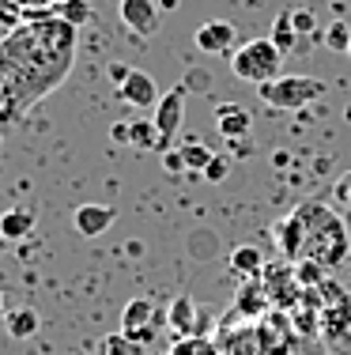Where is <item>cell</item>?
I'll use <instances>...</instances> for the list:
<instances>
[{
	"label": "cell",
	"mask_w": 351,
	"mask_h": 355,
	"mask_svg": "<svg viewBox=\"0 0 351 355\" xmlns=\"http://www.w3.org/2000/svg\"><path fill=\"white\" fill-rule=\"evenodd\" d=\"M129 132H132V125H129V121H117L114 129H110V137H114L117 144H129Z\"/></svg>",
	"instance_id": "33"
},
{
	"label": "cell",
	"mask_w": 351,
	"mask_h": 355,
	"mask_svg": "<svg viewBox=\"0 0 351 355\" xmlns=\"http://www.w3.org/2000/svg\"><path fill=\"white\" fill-rule=\"evenodd\" d=\"M8 246H12V242H8L4 234H0V257H4V253H8Z\"/></svg>",
	"instance_id": "36"
},
{
	"label": "cell",
	"mask_w": 351,
	"mask_h": 355,
	"mask_svg": "<svg viewBox=\"0 0 351 355\" xmlns=\"http://www.w3.org/2000/svg\"><path fill=\"white\" fill-rule=\"evenodd\" d=\"M197 302L189 299V295H178V299H170V306H166V325L174 329L178 336H197Z\"/></svg>",
	"instance_id": "13"
},
{
	"label": "cell",
	"mask_w": 351,
	"mask_h": 355,
	"mask_svg": "<svg viewBox=\"0 0 351 355\" xmlns=\"http://www.w3.org/2000/svg\"><path fill=\"white\" fill-rule=\"evenodd\" d=\"M30 231H35V216L23 212V208H8V212L0 216V234H4L8 242H23Z\"/></svg>",
	"instance_id": "19"
},
{
	"label": "cell",
	"mask_w": 351,
	"mask_h": 355,
	"mask_svg": "<svg viewBox=\"0 0 351 355\" xmlns=\"http://www.w3.org/2000/svg\"><path fill=\"white\" fill-rule=\"evenodd\" d=\"M23 19H27V15H23V8L15 4V0H0V27H4V31H15Z\"/></svg>",
	"instance_id": "28"
},
{
	"label": "cell",
	"mask_w": 351,
	"mask_h": 355,
	"mask_svg": "<svg viewBox=\"0 0 351 355\" xmlns=\"http://www.w3.org/2000/svg\"><path fill=\"white\" fill-rule=\"evenodd\" d=\"M291 23H295L298 38H303V35H314V27H317V19H314L310 8H298V12H291Z\"/></svg>",
	"instance_id": "29"
},
{
	"label": "cell",
	"mask_w": 351,
	"mask_h": 355,
	"mask_svg": "<svg viewBox=\"0 0 351 355\" xmlns=\"http://www.w3.org/2000/svg\"><path fill=\"white\" fill-rule=\"evenodd\" d=\"M269 38L283 49V53H291V49L298 46V31H295V23H291V12H280V15H276L272 35H269Z\"/></svg>",
	"instance_id": "20"
},
{
	"label": "cell",
	"mask_w": 351,
	"mask_h": 355,
	"mask_svg": "<svg viewBox=\"0 0 351 355\" xmlns=\"http://www.w3.org/2000/svg\"><path fill=\"white\" fill-rule=\"evenodd\" d=\"M197 49L200 53H234L238 49V31L227 19H212L197 27Z\"/></svg>",
	"instance_id": "8"
},
{
	"label": "cell",
	"mask_w": 351,
	"mask_h": 355,
	"mask_svg": "<svg viewBox=\"0 0 351 355\" xmlns=\"http://www.w3.org/2000/svg\"><path fill=\"white\" fill-rule=\"evenodd\" d=\"M125 250H129V257H140V253H144V246H140L136 239H132V242H129V246H125Z\"/></svg>",
	"instance_id": "35"
},
{
	"label": "cell",
	"mask_w": 351,
	"mask_h": 355,
	"mask_svg": "<svg viewBox=\"0 0 351 355\" xmlns=\"http://www.w3.org/2000/svg\"><path fill=\"white\" fill-rule=\"evenodd\" d=\"M8 314V306H4V291H0V318H4Z\"/></svg>",
	"instance_id": "37"
},
{
	"label": "cell",
	"mask_w": 351,
	"mask_h": 355,
	"mask_svg": "<svg viewBox=\"0 0 351 355\" xmlns=\"http://www.w3.org/2000/svg\"><path fill=\"white\" fill-rule=\"evenodd\" d=\"M159 12H163V8H159L155 0H121V4H117L121 23L140 38H152L159 31Z\"/></svg>",
	"instance_id": "7"
},
{
	"label": "cell",
	"mask_w": 351,
	"mask_h": 355,
	"mask_svg": "<svg viewBox=\"0 0 351 355\" xmlns=\"http://www.w3.org/2000/svg\"><path fill=\"white\" fill-rule=\"evenodd\" d=\"M121 333L129 336V340H136V344H144L147 336L155 340V310H152V302L132 299L129 306H125V314H121Z\"/></svg>",
	"instance_id": "9"
},
{
	"label": "cell",
	"mask_w": 351,
	"mask_h": 355,
	"mask_svg": "<svg viewBox=\"0 0 351 355\" xmlns=\"http://www.w3.org/2000/svg\"><path fill=\"white\" fill-rule=\"evenodd\" d=\"M117 212L110 205H80L76 212H72V223H76V231L83 239H98V234H106L114 227Z\"/></svg>",
	"instance_id": "11"
},
{
	"label": "cell",
	"mask_w": 351,
	"mask_h": 355,
	"mask_svg": "<svg viewBox=\"0 0 351 355\" xmlns=\"http://www.w3.org/2000/svg\"><path fill=\"white\" fill-rule=\"evenodd\" d=\"M132 125V132H129V144L136 151H155L159 148V129H155V121H129Z\"/></svg>",
	"instance_id": "22"
},
{
	"label": "cell",
	"mask_w": 351,
	"mask_h": 355,
	"mask_svg": "<svg viewBox=\"0 0 351 355\" xmlns=\"http://www.w3.org/2000/svg\"><path fill=\"white\" fill-rule=\"evenodd\" d=\"M170 355H215V348L208 340H200V336H178V348Z\"/></svg>",
	"instance_id": "27"
},
{
	"label": "cell",
	"mask_w": 351,
	"mask_h": 355,
	"mask_svg": "<svg viewBox=\"0 0 351 355\" xmlns=\"http://www.w3.org/2000/svg\"><path fill=\"white\" fill-rule=\"evenodd\" d=\"M117 91H121L125 103L136 106V110H155V103L163 98V95H159V83H155L147 72H140V69H132L129 80H125Z\"/></svg>",
	"instance_id": "10"
},
{
	"label": "cell",
	"mask_w": 351,
	"mask_h": 355,
	"mask_svg": "<svg viewBox=\"0 0 351 355\" xmlns=\"http://www.w3.org/2000/svg\"><path fill=\"white\" fill-rule=\"evenodd\" d=\"M269 306H272V299H269V287H264L261 276H253V280H242L238 295H234V310H238L242 318H261Z\"/></svg>",
	"instance_id": "12"
},
{
	"label": "cell",
	"mask_w": 351,
	"mask_h": 355,
	"mask_svg": "<svg viewBox=\"0 0 351 355\" xmlns=\"http://www.w3.org/2000/svg\"><path fill=\"white\" fill-rule=\"evenodd\" d=\"M76 31L61 15L23 19L0 42V125L61 87L76 61Z\"/></svg>",
	"instance_id": "1"
},
{
	"label": "cell",
	"mask_w": 351,
	"mask_h": 355,
	"mask_svg": "<svg viewBox=\"0 0 351 355\" xmlns=\"http://www.w3.org/2000/svg\"><path fill=\"white\" fill-rule=\"evenodd\" d=\"M283 69V49L276 46L272 38H253V42H242L238 49L231 53V72L246 83H269L276 80Z\"/></svg>",
	"instance_id": "4"
},
{
	"label": "cell",
	"mask_w": 351,
	"mask_h": 355,
	"mask_svg": "<svg viewBox=\"0 0 351 355\" xmlns=\"http://www.w3.org/2000/svg\"><path fill=\"white\" fill-rule=\"evenodd\" d=\"M321 333L329 336V340H344V336L351 333V302H336V310L325 306L321 310Z\"/></svg>",
	"instance_id": "16"
},
{
	"label": "cell",
	"mask_w": 351,
	"mask_h": 355,
	"mask_svg": "<svg viewBox=\"0 0 351 355\" xmlns=\"http://www.w3.org/2000/svg\"><path fill=\"white\" fill-rule=\"evenodd\" d=\"M106 72H110V80L121 87L125 80H129V72H132V64H125V61H114V64H106Z\"/></svg>",
	"instance_id": "32"
},
{
	"label": "cell",
	"mask_w": 351,
	"mask_h": 355,
	"mask_svg": "<svg viewBox=\"0 0 351 355\" xmlns=\"http://www.w3.org/2000/svg\"><path fill=\"white\" fill-rule=\"evenodd\" d=\"M4 329L12 340H30V336L38 333V314L30 306H15L4 314Z\"/></svg>",
	"instance_id": "18"
},
{
	"label": "cell",
	"mask_w": 351,
	"mask_h": 355,
	"mask_svg": "<svg viewBox=\"0 0 351 355\" xmlns=\"http://www.w3.org/2000/svg\"><path fill=\"white\" fill-rule=\"evenodd\" d=\"M329 95V83L317 76H276L269 83H257V98L272 110H303Z\"/></svg>",
	"instance_id": "3"
},
{
	"label": "cell",
	"mask_w": 351,
	"mask_h": 355,
	"mask_svg": "<svg viewBox=\"0 0 351 355\" xmlns=\"http://www.w3.org/2000/svg\"><path fill=\"white\" fill-rule=\"evenodd\" d=\"M348 57H351V42H348Z\"/></svg>",
	"instance_id": "39"
},
{
	"label": "cell",
	"mask_w": 351,
	"mask_h": 355,
	"mask_svg": "<svg viewBox=\"0 0 351 355\" xmlns=\"http://www.w3.org/2000/svg\"><path fill=\"white\" fill-rule=\"evenodd\" d=\"M231 272L242 276V280H253V276L264 272V261L257 246H234L231 250Z\"/></svg>",
	"instance_id": "17"
},
{
	"label": "cell",
	"mask_w": 351,
	"mask_h": 355,
	"mask_svg": "<svg viewBox=\"0 0 351 355\" xmlns=\"http://www.w3.org/2000/svg\"><path fill=\"white\" fill-rule=\"evenodd\" d=\"M163 171L166 174H178V171H186V159H181V151H163Z\"/></svg>",
	"instance_id": "31"
},
{
	"label": "cell",
	"mask_w": 351,
	"mask_h": 355,
	"mask_svg": "<svg viewBox=\"0 0 351 355\" xmlns=\"http://www.w3.org/2000/svg\"><path fill=\"white\" fill-rule=\"evenodd\" d=\"M57 15H61L64 23H72V27H83V23L95 19V8H91L87 0H61V4H57Z\"/></svg>",
	"instance_id": "21"
},
{
	"label": "cell",
	"mask_w": 351,
	"mask_h": 355,
	"mask_svg": "<svg viewBox=\"0 0 351 355\" xmlns=\"http://www.w3.org/2000/svg\"><path fill=\"white\" fill-rule=\"evenodd\" d=\"M261 276H264V287H269L272 306H280V310H295L298 302H303V284H298V276H295V261H291V265L264 268Z\"/></svg>",
	"instance_id": "6"
},
{
	"label": "cell",
	"mask_w": 351,
	"mask_h": 355,
	"mask_svg": "<svg viewBox=\"0 0 351 355\" xmlns=\"http://www.w3.org/2000/svg\"><path fill=\"white\" fill-rule=\"evenodd\" d=\"M303 223H298V216L291 212V216H283L280 223H276V242H280V250H283V257L287 261H303Z\"/></svg>",
	"instance_id": "14"
},
{
	"label": "cell",
	"mask_w": 351,
	"mask_h": 355,
	"mask_svg": "<svg viewBox=\"0 0 351 355\" xmlns=\"http://www.w3.org/2000/svg\"><path fill=\"white\" fill-rule=\"evenodd\" d=\"M227 171H231V159L227 155H212V163L204 166V178H208V182H223Z\"/></svg>",
	"instance_id": "30"
},
{
	"label": "cell",
	"mask_w": 351,
	"mask_h": 355,
	"mask_svg": "<svg viewBox=\"0 0 351 355\" xmlns=\"http://www.w3.org/2000/svg\"><path fill=\"white\" fill-rule=\"evenodd\" d=\"M186 125V87H170L163 98L155 103V129H159V148L155 151H170L174 137Z\"/></svg>",
	"instance_id": "5"
},
{
	"label": "cell",
	"mask_w": 351,
	"mask_h": 355,
	"mask_svg": "<svg viewBox=\"0 0 351 355\" xmlns=\"http://www.w3.org/2000/svg\"><path fill=\"white\" fill-rule=\"evenodd\" d=\"M136 340H129L125 333H110V336H102V344H98V355H132L136 348H132Z\"/></svg>",
	"instance_id": "25"
},
{
	"label": "cell",
	"mask_w": 351,
	"mask_h": 355,
	"mask_svg": "<svg viewBox=\"0 0 351 355\" xmlns=\"http://www.w3.org/2000/svg\"><path fill=\"white\" fill-rule=\"evenodd\" d=\"M215 121H219V132H223L227 140L246 137V132H249V125H253V121H249V114H246V110H242V106H234V103H223L219 110H215Z\"/></svg>",
	"instance_id": "15"
},
{
	"label": "cell",
	"mask_w": 351,
	"mask_h": 355,
	"mask_svg": "<svg viewBox=\"0 0 351 355\" xmlns=\"http://www.w3.org/2000/svg\"><path fill=\"white\" fill-rule=\"evenodd\" d=\"M159 8H163V12H166V8H174V0H159Z\"/></svg>",
	"instance_id": "38"
},
{
	"label": "cell",
	"mask_w": 351,
	"mask_h": 355,
	"mask_svg": "<svg viewBox=\"0 0 351 355\" xmlns=\"http://www.w3.org/2000/svg\"><path fill=\"white\" fill-rule=\"evenodd\" d=\"M325 272H329V268L317 265L314 257L295 261V276H298V284H303V291H306V287H317V284H321V280H325Z\"/></svg>",
	"instance_id": "24"
},
{
	"label": "cell",
	"mask_w": 351,
	"mask_h": 355,
	"mask_svg": "<svg viewBox=\"0 0 351 355\" xmlns=\"http://www.w3.org/2000/svg\"><path fill=\"white\" fill-rule=\"evenodd\" d=\"M348 42H351V27H348V23H332V27L325 31V46L336 49V53H348Z\"/></svg>",
	"instance_id": "26"
},
{
	"label": "cell",
	"mask_w": 351,
	"mask_h": 355,
	"mask_svg": "<svg viewBox=\"0 0 351 355\" xmlns=\"http://www.w3.org/2000/svg\"><path fill=\"white\" fill-rule=\"evenodd\" d=\"M336 197H340V200H348V205H351V174H344V178L336 182Z\"/></svg>",
	"instance_id": "34"
},
{
	"label": "cell",
	"mask_w": 351,
	"mask_h": 355,
	"mask_svg": "<svg viewBox=\"0 0 351 355\" xmlns=\"http://www.w3.org/2000/svg\"><path fill=\"white\" fill-rule=\"evenodd\" d=\"M212 155H215V151H212V148H204V144H197V140L181 144V159H186V171L204 174V166L212 163Z\"/></svg>",
	"instance_id": "23"
},
{
	"label": "cell",
	"mask_w": 351,
	"mask_h": 355,
	"mask_svg": "<svg viewBox=\"0 0 351 355\" xmlns=\"http://www.w3.org/2000/svg\"><path fill=\"white\" fill-rule=\"evenodd\" d=\"M298 223H303V257H314L317 265L325 268H336L344 265L348 257V227L344 219L332 212L325 200H303V205L295 208Z\"/></svg>",
	"instance_id": "2"
}]
</instances>
